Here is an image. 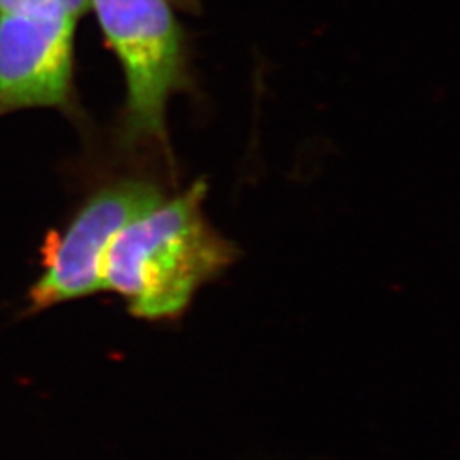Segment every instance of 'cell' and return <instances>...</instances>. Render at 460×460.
<instances>
[{
  "label": "cell",
  "mask_w": 460,
  "mask_h": 460,
  "mask_svg": "<svg viewBox=\"0 0 460 460\" xmlns=\"http://www.w3.org/2000/svg\"><path fill=\"white\" fill-rule=\"evenodd\" d=\"M207 182L164 198L113 237L101 264L102 290L127 298L147 321L181 315L198 288L229 266L237 249L203 214Z\"/></svg>",
  "instance_id": "6da1fadb"
},
{
  "label": "cell",
  "mask_w": 460,
  "mask_h": 460,
  "mask_svg": "<svg viewBox=\"0 0 460 460\" xmlns=\"http://www.w3.org/2000/svg\"><path fill=\"white\" fill-rule=\"evenodd\" d=\"M127 81L123 142L165 146V106L188 85L181 24L169 0H87Z\"/></svg>",
  "instance_id": "7a4b0ae2"
},
{
  "label": "cell",
  "mask_w": 460,
  "mask_h": 460,
  "mask_svg": "<svg viewBox=\"0 0 460 460\" xmlns=\"http://www.w3.org/2000/svg\"><path fill=\"white\" fill-rule=\"evenodd\" d=\"M164 198L159 184L146 180H123L96 191L62 235H49L45 273L30 292L34 311L102 290L101 264L113 237Z\"/></svg>",
  "instance_id": "3957f363"
},
{
  "label": "cell",
  "mask_w": 460,
  "mask_h": 460,
  "mask_svg": "<svg viewBox=\"0 0 460 460\" xmlns=\"http://www.w3.org/2000/svg\"><path fill=\"white\" fill-rule=\"evenodd\" d=\"M75 26L66 17L0 16V116L68 106Z\"/></svg>",
  "instance_id": "277c9868"
},
{
  "label": "cell",
  "mask_w": 460,
  "mask_h": 460,
  "mask_svg": "<svg viewBox=\"0 0 460 460\" xmlns=\"http://www.w3.org/2000/svg\"><path fill=\"white\" fill-rule=\"evenodd\" d=\"M87 0H0V16L66 17L79 21Z\"/></svg>",
  "instance_id": "5b68a950"
}]
</instances>
